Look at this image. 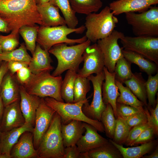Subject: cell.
<instances>
[{
    "label": "cell",
    "instance_id": "obj_21",
    "mask_svg": "<svg viewBox=\"0 0 158 158\" xmlns=\"http://www.w3.org/2000/svg\"><path fill=\"white\" fill-rule=\"evenodd\" d=\"M33 128L32 125L25 122L21 127L2 132L0 140L1 153L11 155L10 152L13 147L17 142L21 134L26 131L32 132Z\"/></svg>",
    "mask_w": 158,
    "mask_h": 158
},
{
    "label": "cell",
    "instance_id": "obj_30",
    "mask_svg": "<svg viewBox=\"0 0 158 158\" xmlns=\"http://www.w3.org/2000/svg\"><path fill=\"white\" fill-rule=\"evenodd\" d=\"M73 10L78 13L86 15L97 12L102 7L101 0H69Z\"/></svg>",
    "mask_w": 158,
    "mask_h": 158
},
{
    "label": "cell",
    "instance_id": "obj_44",
    "mask_svg": "<svg viewBox=\"0 0 158 158\" xmlns=\"http://www.w3.org/2000/svg\"><path fill=\"white\" fill-rule=\"evenodd\" d=\"M155 133L153 128L149 127L145 130L133 143L131 146L147 143L153 140Z\"/></svg>",
    "mask_w": 158,
    "mask_h": 158
},
{
    "label": "cell",
    "instance_id": "obj_41",
    "mask_svg": "<svg viewBox=\"0 0 158 158\" xmlns=\"http://www.w3.org/2000/svg\"><path fill=\"white\" fill-rule=\"evenodd\" d=\"M144 109L148 120V122L150 127L154 131L155 135L158 134V100L154 108L147 105L145 106Z\"/></svg>",
    "mask_w": 158,
    "mask_h": 158
},
{
    "label": "cell",
    "instance_id": "obj_43",
    "mask_svg": "<svg viewBox=\"0 0 158 158\" xmlns=\"http://www.w3.org/2000/svg\"><path fill=\"white\" fill-rule=\"evenodd\" d=\"M150 127L148 122L135 126L132 128L124 143L127 146H131L140 134L145 129Z\"/></svg>",
    "mask_w": 158,
    "mask_h": 158
},
{
    "label": "cell",
    "instance_id": "obj_6",
    "mask_svg": "<svg viewBox=\"0 0 158 158\" xmlns=\"http://www.w3.org/2000/svg\"><path fill=\"white\" fill-rule=\"evenodd\" d=\"M61 121L56 113L37 150L38 158H63L64 149L61 132Z\"/></svg>",
    "mask_w": 158,
    "mask_h": 158
},
{
    "label": "cell",
    "instance_id": "obj_36",
    "mask_svg": "<svg viewBox=\"0 0 158 158\" xmlns=\"http://www.w3.org/2000/svg\"><path fill=\"white\" fill-rule=\"evenodd\" d=\"M90 81L87 78L82 77L77 74L74 84L73 103L88 99L86 98V95L90 90Z\"/></svg>",
    "mask_w": 158,
    "mask_h": 158
},
{
    "label": "cell",
    "instance_id": "obj_53",
    "mask_svg": "<svg viewBox=\"0 0 158 158\" xmlns=\"http://www.w3.org/2000/svg\"><path fill=\"white\" fill-rule=\"evenodd\" d=\"M37 5L49 2V0H34Z\"/></svg>",
    "mask_w": 158,
    "mask_h": 158
},
{
    "label": "cell",
    "instance_id": "obj_29",
    "mask_svg": "<svg viewBox=\"0 0 158 158\" xmlns=\"http://www.w3.org/2000/svg\"><path fill=\"white\" fill-rule=\"evenodd\" d=\"M116 84L120 92V95L117 99L116 102L135 107L139 110L144 111L145 105L140 101L127 87L115 79Z\"/></svg>",
    "mask_w": 158,
    "mask_h": 158
},
{
    "label": "cell",
    "instance_id": "obj_18",
    "mask_svg": "<svg viewBox=\"0 0 158 158\" xmlns=\"http://www.w3.org/2000/svg\"><path fill=\"white\" fill-rule=\"evenodd\" d=\"M103 71L105 75L104 82L102 85V96L103 102L106 105L110 104L112 106L116 118L117 113L116 109V100L120 95L118 88L115 83V73L109 72L104 66Z\"/></svg>",
    "mask_w": 158,
    "mask_h": 158
},
{
    "label": "cell",
    "instance_id": "obj_11",
    "mask_svg": "<svg viewBox=\"0 0 158 158\" xmlns=\"http://www.w3.org/2000/svg\"><path fill=\"white\" fill-rule=\"evenodd\" d=\"M87 78L93 85V96L90 104L88 101L84 104L82 110L89 118L100 121L101 114L106 106L103 101L102 90V84L105 79L104 73L103 71L95 76L92 74Z\"/></svg>",
    "mask_w": 158,
    "mask_h": 158
},
{
    "label": "cell",
    "instance_id": "obj_45",
    "mask_svg": "<svg viewBox=\"0 0 158 158\" xmlns=\"http://www.w3.org/2000/svg\"><path fill=\"white\" fill-rule=\"evenodd\" d=\"M116 109L117 114L123 117L128 116L142 111L133 107L117 102Z\"/></svg>",
    "mask_w": 158,
    "mask_h": 158
},
{
    "label": "cell",
    "instance_id": "obj_37",
    "mask_svg": "<svg viewBox=\"0 0 158 158\" xmlns=\"http://www.w3.org/2000/svg\"><path fill=\"white\" fill-rule=\"evenodd\" d=\"M131 64L123 56L117 61L114 71L116 80L123 84L131 78L133 73L131 70Z\"/></svg>",
    "mask_w": 158,
    "mask_h": 158
},
{
    "label": "cell",
    "instance_id": "obj_25",
    "mask_svg": "<svg viewBox=\"0 0 158 158\" xmlns=\"http://www.w3.org/2000/svg\"><path fill=\"white\" fill-rule=\"evenodd\" d=\"M123 56L131 63L137 65L141 71L148 75L158 72V66L154 62L145 58L141 55L131 51L122 49Z\"/></svg>",
    "mask_w": 158,
    "mask_h": 158
},
{
    "label": "cell",
    "instance_id": "obj_57",
    "mask_svg": "<svg viewBox=\"0 0 158 158\" xmlns=\"http://www.w3.org/2000/svg\"><path fill=\"white\" fill-rule=\"evenodd\" d=\"M1 133L2 132H1V131L0 130V140L1 136Z\"/></svg>",
    "mask_w": 158,
    "mask_h": 158
},
{
    "label": "cell",
    "instance_id": "obj_33",
    "mask_svg": "<svg viewBox=\"0 0 158 158\" xmlns=\"http://www.w3.org/2000/svg\"><path fill=\"white\" fill-rule=\"evenodd\" d=\"M39 28L36 25L32 26L25 25L19 30V33L25 41L27 49L30 52L32 55L36 46V42Z\"/></svg>",
    "mask_w": 158,
    "mask_h": 158
},
{
    "label": "cell",
    "instance_id": "obj_1",
    "mask_svg": "<svg viewBox=\"0 0 158 158\" xmlns=\"http://www.w3.org/2000/svg\"><path fill=\"white\" fill-rule=\"evenodd\" d=\"M0 16L16 34L23 25L44 26L34 0H0Z\"/></svg>",
    "mask_w": 158,
    "mask_h": 158
},
{
    "label": "cell",
    "instance_id": "obj_49",
    "mask_svg": "<svg viewBox=\"0 0 158 158\" xmlns=\"http://www.w3.org/2000/svg\"><path fill=\"white\" fill-rule=\"evenodd\" d=\"M8 71L7 62L3 61L0 67V87L4 76Z\"/></svg>",
    "mask_w": 158,
    "mask_h": 158
},
{
    "label": "cell",
    "instance_id": "obj_15",
    "mask_svg": "<svg viewBox=\"0 0 158 158\" xmlns=\"http://www.w3.org/2000/svg\"><path fill=\"white\" fill-rule=\"evenodd\" d=\"M19 101L15 102L4 107L0 124V130L1 132L21 127L25 123L20 109Z\"/></svg>",
    "mask_w": 158,
    "mask_h": 158
},
{
    "label": "cell",
    "instance_id": "obj_55",
    "mask_svg": "<svg viewBox=\"0 0 158 158\" xmlns=\"http://www.w3.org/2000/svg\"><path fill=\"white\" fill-rule=\"evenodd\" d=\"M3 52L1 45L0 43V54H1Z\"/></svg>",
    "mask_w": 158,
    "mask_h": 158
},
{
    "label": "cell",
    "instance_id": "obj_23",
    "mask_svg": "<svg viewBox=\"0 0 158 158\" xmlns=\"http://www.w3.org/2000/svg\"><path fill=\"white\" fill-rule=\"evenodd\" d=\"M32 56L28 66L32 73L45 71H50L53 69L49 51L43 49L38 43Z\"/></svg>",
    "mask_w": 158,
    "mask_h": 158
},
{
    "label": "cell",
    "instance_id": "obj_22",
    "mask_svg": "<svg viewBox=\"0 0 158 158\" xmlns=\"http://www.w3.org/2000/svg\"><path fill=\"white\" fill-rule=\"evenodd\" d=\"M44 26L54 27L66 25L64 18L59 12V9L49 2L37 5Z\"/></svg>",
    "mask_w": 158,
    "mask_h": 158
},
{
    "label": "cell",
    "instance_id": "obj_52",
    "mask_svg": "<svg viewBox=\"0 0 158 158\" xmlns=\"http://www.w3.org/2000/svg\"><path fill=\"white\" fill-rule=\"evenodd\" d=\"M144 158H158V146L157 145L154 152L151 154L149 155L143 156Z\"/></svg>",
    "mask_w": 158,
    "mask_h": 158
},
{
    "label": "cell",
    "instance_id": "obj_38",
    "mask_svg": "<svg viewBox=\"0 0 158 158\" xmlns=\"http://www.w3.org/2000/svg\"><path fill=\"white\" fill-rule=\"evenodd\" d=\"M131 128L126 123L123 119L117 114L114 137L112 140L119 145L124 144Z\"/></svg>",
    "mask_w": 158,
    "mask_h": 158
},
{
    "label": "cell",
    "instance_id": "obj_20",
    "mask_svg": "<svg viewBox=\"0 0 158 158\" xmlns=\"http://www.w3.org/2000/svg\"><path fill=\"white\" fill-rule=\"evenodd\" d=\"M61 129L64 147L76 145L85 130L84 122L75 120L66 124L61 122Z\"/></svg>",
    "mask_w": 158,
    "mask_h": 158
},
{
    "label": "cell",
    "instance_id": "obj_12",
    "mask_svg": "<svg viewBox=\"0 0 158 158\" xmlns=\"http://www.w3.org/2000/svg\"><path fill=\"white\" fill-rule=\"evenodd\" d=\"M83 66L77 73L81 77L87 78L93 73L96 75L103 71L104 57L97 43L90 45L85 49L83 55Z\"/></svg>",
    "mask_w": 158,
    "mask_h": 158
},
{
    "label": "cell",
    "instance_id": "obj_54",
    "mask_svg": "<svg viewBox=\"0 0 158 158\" xmlns=\"http://www.w3.org/2000/svg\"><path fill=\"white\" fill-rule=\"evenodd\" d=\"M0 158H12L11 156L6 153H0Z\"/></svg>",
    "mask_w": 158,
    "mask_h": 158
},
{
    "label": "cell",
    "instance_id": "obj_34",
    "mask_svg": "<svg viewBox=\"0 0 158 158\" xmlns=\"http://www.w3.org/2000/svg\"><path fill=\"white\" fill-rule=\"evenodd\" d=\"M27 49L25 44L23 43L18 49L0 54V60L7 62L18 61L29 64L32 57L28 53Z\"/></svg>",
    "mask_w": 158,
    "mask_h": 158
},
{
    "label": "cell",
    "instance_id": "obj_9",
    "mask_svg": "<svg viewBox=\"0 0 158 158\" xmlns=\"http://www.w3.org/2000/svg\"><path fill=\"white\" fill-rule=\"evenodd\" d=\"M120 39L123 49L139 54L158 65V37L124 35Z\"/></svg>",
    "mask_w": 158,
    "mask_h": 158
},
{
    "label": "cell",
    "instance_id": "obj_51",
    "mask_svg": "<svg viewBox=\"0 0 158 158\" xmlns=\"http://www.w3.org/2000/svg\"><path fill=\"white\" fill-rule=\"evenodd\" d=\"M0 90L1 88L0 87V124L2 120L5 107L1 96Z\"/></svg>",
    "mask_w": 158,
    "mask_h": 158
},
{
    "label": "cell",
    "instance_id": "obj_46",
    "mask_svg": "<svg viewBox=\"0 0 158 158\" xmlns=\"http://www.w3.org/2000/svg\"><path fill=\"white\" fill-rule=\"evenodd\" d=\"M17 79L20 85L26 83L30 78L32 73L28 66H24L16 72Z\"/></svg>",
    "mask_w": 158,
    "mask_h": 158
},
{
    "label": "cell",
    "instance_id": "obj_7",
    "mask_svg": "<svg viewBox=\"0 0 158 158\" xmlns=\"http://www.w3.org/2000/svg\"><path fill=\"white\" fill-rule=\"evenodd\" d=\"M44 99L47 105L59 115L62 123L66 124L73 120L80 121L90 124L99 132H104V126L101 121L89 118L83 112V106L88 101L87 99L72 103L61 102L49 97L44 98Z\"/></svg>",
    "mask_w": 158,
    "mask_h": 158
},
{
    "label": "cell",
    "instance_id": "obj_35",
    "mask_svg": "<svg viewBox=\"0 0 158 158\" xmlns=\"http://www.w3.org/2000/svg\"><path fill=\"white\" fill-rule=\"evenodd\" d=\"M100 121L103 125L106 136L112 140L114 137L116 119L113 109L110 104L106 105L105 109L102 112Z\"/></svg>",
    "mask_w": 158,
    "mask_h": 158
},
{
    "label": "cell",
    "instance_id": "obj_13",
    "mask_svg": "<svg viewBox=\"0 0 158 158\" xmlns=\"http://www.w3.org/2000/svg\"><path fill=\"white\" fill-rule=\"evenodd\" d=\"M55 112V110L47 105L44 98H41L40 103L36 111L35 124L32 132L33 145L36 150L49 128Z\"/></svg>",
    "mask_w": 158,
    "mask_h": 158
},
{
    "label": "cell",
    "instance_id": "obj_14",
    "mask_svg": "<svg viewBox=\"0 0 158 158\" xmlns=\"http://www.w3.org/2000/svg\"><path fill=\"white\" fill-rule=\"evenodd\" d=\"M158 4V0H117L109 4L114 16L130 12L141 13L147 10L151 6Z\"/></svg>",
    "mask_w": 158,
    "mask_h": 158
},
{
    "label": "cell",
    "instance_id": "obj_16",
    "mask_svg": "<svg viewBox=\"0 0 158 158\" xmlns=\"http://www.w3.org/2000/svg\"><path fill=\"white\" fill-rule=\"evenodd\" d=\"M19 92L20 109L25 122L34 127L36 112L41 98L29 94L22 85L19 86Z\"/></svg>",
    "mask_w": 158,
    "mask_h": 158
},
{
    "label": "cell",
    "instance_id": "obj_10",
    "mask_svg": "<svg viewBox=\"0 0 158 158\" xmlns=\"http://www.w3.org/2000/svg\"><path fill=\"white\" fill-rule=\"evenodd\" d=\"M124 35L122 32L114 30L108 36L97 42L103 55L104 66L110 73L114 72L117 61L123 56L122 48L120 47L118 40Z\"/></svg>",
    "mask_w": 158,
    "mask_h": 158
},
{
    "label": "cell",
    "instance_id": "obj_32",
    "mask_svg": "<svg viewBox=\"0 0 158 158\" xmlns=\"http://www.w3.org/2000/svg\"><path fill=\"white\" fill-rule=\"evenodd\" d=\"M77 71L72 69L67 70L62 80L61 87V97L65 102H73V89Z\"/></svg>",
    "mask_w": 158,
    "mask_h": 158
},
{
    "label": "cell",
    "instance_id": "obj_5",
    "mask_svg": "<svg viewBox=\"0 0 158 158\" xmlns=\"http://www.w3.org/2000/svg\"><path fill=\"white\" fill-rule=\"evenodd\" d=\"M85 29L83 25L75 28H69L66 25L54 27L41 26L38 30L36 42L43 49L48 51L54 45L60 43H66L71 45L81 43L87 40L85 35L77 39L69 38L67 36L73 32L82 34Z\"/></svg>",
    "mask_w": 158,
    "mask_h": 158
},
{
    "label": "cell",
    "instance_id": "obj_47",
    "mask_svg": "<svg viewBox=\"0 0 158 158\" xmlns=\"http://www.w3.org/2000/svg\"><path fill=\"white\" fill-rule=\"evenodd\" d=\"M63 158H81L80 153L76 145L64 148Z\"/></svg>",
    "mask_w": 158,
    "mask_h": 158
},
{
    "label": "cell",
    "instance_id": "obj_40",
    "mask_svg": "<svg viewBox=\"0 0 158 158\" xmlns=\"http://www.w3.org/2000/svg\"><path fill=\"white\" fill-rule=\"evenodd\" d=\"M18 34L11 32L6 36L0 34V43L3 52H10L16 49L19 44Z\"/></svg>",
    "mask_w": 158,
    "mask_h": 158
},
{
    "label": "cell",
    "instance_id": "obj_42",
    "mask_svg": "<svg viewBox=\"0 0 158 158\" xmlns=\"http://www.w3.org/2000/svg\"><path fill=\"white\" fill-rule=\"evenodd\" d=\"M121 116L127 125L131 128L137 125L146 123L148 122L147 117L145 110L127 117Z\"/></svg>",
    "mask_w": 158,
    "mask_h": 158
},
{
    "label": "cell",
    "instance_id": "obj_50",
    "mask_svg": "<svg viewBox=\"0 0 158 158\" xmlns=\"http://www.w3.org/2000/svg\"><path fill=\"white\" fill-rule=\"evenodd\" d=\"M10 31L8 23L0 16V32L7 33Z\"/></svg>",
    "mask_w": 158,
    "mask_h": 158
},
{
    "label": "cell",
    "instance_id": "obj_56",
    "mask_svg": "<svg viewBox=\"0 0 158 158\" xmlns=\"http://www.w3.org/2000/svg\"><path fill=\"white\" fill-rule=\"evenodd\" d=\"M3 62V61L0 60V67L1 66Z\"/></svg>",
    "mask_w": 158,
    "mask_h": 158
},
{
    "label": "cell",
    "instance_id": "obj_17",
    "mask_svg": "<svg viewBox=\"0 0 158 158\" xmlns=\"http://www.w3.org/2000/svg\"><path fill=\"white\" fill-rule=\"evenodd\" d=\"M10 155L12 158H38L33 145L32 132L26 131L21 134L13 147Z\"/></svg>",
    "mask_w": 158,
    "mask_h": 158
},
{
    "label": "cell",
    "instance_id": "obj_39",
    "mask_svg": "<svg viewBox=\"0 0 158 158\" xmlns=\"http://www.w3.org/2000/svg\"><path fill=\"white\" fill-rule=\"evenodd\" d=\"M146 89L148 103L147 105L155 107L157 102L155 96L158 90V72L154 76L148 75L146 82Z\"/></svg>",
    "mask_w": 158,
    "mask_h": 158
},
{
    "label": "cell",
    "instance_id": "obj_24",
    "mask_svg": "<svg viewBox=\"0 0 158 158\" xmlns=\"http://www.w3.org/2000/svg\"><path fill=\"white\" fill-rule=\"evenodd\" d=\"M0 95L4 107L20 100L19 86L10 72L4 76L1 87Z\"/></svg>",
    "mask_w": 158,
    "mask_h": 158
},
{
    "label": "cell",
    "instance_id": "obj_58",
    "mask_svg": "<svg viewBox=\"0 0 158 158\" xmlns=\"http://www.w3.org/2000/svg\"><path fill=\"white\" fill-rule=\"evenodd\" d=\"M1 153L0 150V153Z\"/></svg>",
    "mask_w": 158,
    "mask_h": 158
},
{
    "label": "cell",
    "instance_id": "obj_26",
    "mask_svg": "<svg viewBox=\"0 0 158 158\" xmlns=\"http://www.w3.org/2000/svg\"><path fill=\"white\" fill-rule=\"evenodd\" d=\"M109 140L119 150L123 158H139L151 151L157 143V140H152L141 145L133 147H125L123 145L117 144L111 139Z\"/></svg>",
    "mask_w": 158,
    "mask_h": 158
},
{
    "label": "cell",
    "instance_id": "obj_28",
    "mask_svg": "<svg viewBox=\"0 0 158 158\" xmlns=\"http://www.w3.org/2000/svg\"><path fill=\"white\" fill-rule=\"evenodd\" d=\"M146 81L141 73H133L131 78L123 83L133 94L146 106L147 105V97L146 89Z\"/></svg>",
    "mask_w": 158,
    "mask_h": 158
},
{
    "label": "cell",
    "instance_id": "obj_3",
    "mask_svg": "<svg viewBox=\"0 0 158 158\" xmlns=\"http://www.w3.org/2000/svg\"><path fill=\"white\" fill-rule=\"evenodd\" d=\"M62 80L61 75L53 76L50 71H45L32 73L28 81L22 85L30 94L40 98L50 97L63 102L61 93Z\"/></svg>",
    "mask_w": 158,
    "mask_h": 158
},
{
    "label": "cell",
    "instance_id": "obj_48",
    "mask_svg": "<svg viewBox=\"0 0 158 158\" xmlns=\"http://www.w3.org/2000/svg\"><path fill=\"white\" fill-rule=\"evenodd\" d=\"M7 64L8 71L12 75L23 67L28 66L27 63L18 61H10L7 62Z\"/></svg>",
    "mask_w": 158,
    "mask_h": 158
},
{
    "label": "cell",
    "instance_id": "obj_8",
    "mask_svg": "<svg viewBox=\"0 0 158 158\" xmlns=\"http://www.w3.org/2000/svg\"><path fill=\"white\" fill-rule=\"evenodd\" d=\"M128 23L136 36L158 37V7L151 6L149 9L137 13H125Z\"/></svg>",
    "mask_w": 158,
    "mask_h": 158
},
{
    "label": "cell",
    "instance_id": "obj_19",
    "mask_svg": "<svg viewBox=\"0 0 158 158\" xmlns=\"http://www.w3.org/2000/svg\"><path fill=\"white\" fill-rule=\"evenodd\" d=\"M86 132L76 144L80 152H86L106 143L109 140L99 134L97 130L90 124L84 122Z\"/></svg>",
    "mask_w": 158,
    "mask_h": 158
},
{
    "label": "cell",
    "instance_id": "obj_27",
    "mask_svg": "<svg viewBox=\"0 0 158 158\" xmlns=\"http://www.w3.org/2000/svg\"><path fill=\"white\" fill-rule=\"evenodd\" d=\"M81 158H121L122 156L118 149L109 140L97 147L83 153Z\"/></svg>",
    "mask_w": 158,
    "mask_h": 158
},
{
    "label": "cell",
    "instance_id": "obj_2",
    "mask_svg": "<svg viewBox=\"0 0 158 158\" xmlns=\"http://www.w3.org/2000/svg\"><path fill=\"white\" fill-rule=\"evenodd\" d=\"M91 43L87 39L76 45L68 46V44L62 43L53 46L48 51L56 58L58 64L51 75L54 76H59L69 69L78 72L80 65L83 61V54Z\"/></svg>",
    "mask_w": 158,
    "mask_h": 158
},
{
    "label": "cell",
    "instance_id": "obj_4",
    "mask_svg": "<svg viewBox=\"0 0 158 158\" xmlns=\"http://www.w3.org/2000/svg\"><path fill=\"white\" fill-rule=\"evenodd\" d=\"M86 15L85 36L87 40L94 43L109 35L118 22L109 6H106L98 13H92Z\"/></svg>",
    "mask_w": 158,
    "mask_h": 158
},
{
    "label": "cell",
    "instance_id": "obj_31",
    "mask_svg": "<svg viewBox=\"0 0 158 158\" xmlns=\"http://www.w3.org/2000/svg\"><path fill=\"white\" fill-rule=\"evenodd\" d=\"M49 2L60 10L68 27L72 28H76L78 24V20L69 0H49Z\"/></svg>",
    "mask_w": 158,
    "mask_h": 158
}]
</instances>
